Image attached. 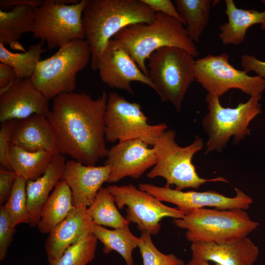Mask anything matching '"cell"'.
I'll return each instance as SVG.
<instances>
[{
	"mask_svg": "<svg viewBox=\"0 0 265 265\" xmlns=\"http://www.w3.org/2000/svg\"><path fill=\"white\" fill-rule=\"evenodd\" d=\"M157 13L141 0H88L82 14L84 39L91 52L90 67L97 70L108 41L123 28L152 23Z\"/></svg>",
	"mask_w": 265,
	"mask_h": 265,
	"instance_id": "7a4b0ae2",
	"label": "cell"
},
{
	"mask_svg": "<svg viewBox=\"0 0 265 265\" xmlns=\"http://www.w3.org/2000/svg\"><path fill=\"white\" fill-rule=\"evenodd\" d=\"M97 70L101 80L111 88L134 95L132 81L144 83L155 90L149 77L144 75L127 51L118 42L110 39L99 58Z\"/></svg>",
	"mask_w": 265,
	"mask_h": 265,
	"instance_id": "5bb4252c",
	"label": "cell"
},
{
	"mask_svg": "<svg viewBox=\"0 0 265 265\" xmlns=\"http://www.w3.org/2000/svg\"><path fill=\"white\" fill-rule=\"evenodd\" d=\"M110 172L107 165H84L73 159L66 161L62 179L71 189L73 206L88 207Z\"/></svg>",
	"mask_w": 265,
	"mask_h": 265,
	"instance_id": "e0dca14e",
	"label": "cell"
},
{
	"mask_svg": "<svg viewBox=\"0 0 265 265\" xmlns=\"http://www.w3.org/2000/svg\"><path fill=\"white\" fill-rule=\"evenodd\" d=\"M185 265H220L215 264V265H212L209 262L202 260L201 259L197 258L194 257H191V258L189 262Z\"/></svg>",
	"mask_w": 265,
	"mask_h": 265,
	"instance_id": "ab89813d",
	"label": "cell"
},
{
	"mask_svg": "<svg viewBox=\"0 0 265 265\" xmlns=\"http://www.w3.org/2000/svg\"><path fill=\"white\" fill-rule=\"evenodd\" d=\"M112 195L107 187H102L88 207L94 223L117 229L130 222L119 212Z\"/></svg>",
	"mask_w": 265,
	"mask_h": 265,
	"instance_id": "83f0119b",
	"label": "cell"
},
{
	"mask_svg": "<svg viewBox=\"0 0 265 265\" xmlns=\"http://www.w3.org/2000/svg\"><path fill=\"white\" fill-rule=\"evenodd\" d=\"M34 8L18 5L10 11L0 9V43L11 46L18 42L24 34L33 32Z\"/></svg>",
	"mask_w": 265,
	"mask_h": 265,
	"instance_id": "cb8c5ba5",
	"label": "cell"
},
{
	"mask_svg": "<svg viewBox=\"0 0 265 265\" xmlns=\"http://www.w3.org/2000/svg\"><path fill=\"white\" fill-rule=\"evenodd\" d=\"M97 242L92 232L88 233L69 246L59 258L48 260L49 265H86L95 257Z\"/></svg>",
	"mask_w": 265,
	"mask_h": 265,
	"instance_id": "f546056e",
	"label": "cell"
},
{
	"mask_svg": "<svg viewBox=\"0 0 265 265\" xmlns=\"http://www.w3.org/2000/svg\"><path fill=\"white\" fill-rule=\"evenodd\" d=\"M66 162L63 155L60 153L55 154L41 176L26 182L27 207L30 227L37 226L42 209L49 197L51 191L62 179Z\"/></svg>",
	"mask_w": 265,
	"mask_h": 265,
	"instance_id": "44dd1931",
	"label": "cell"
},
{
	"mask_svg": "<svg viewBox=\"0 0 265 265\" xmlns=\"http://www.w3.org/2000/svg\"><path fill=\"white\" fill-rule=\"evenodd\" d=\"M138 247L143 265H185V261L172 254H165L155 246L151 235L141 232Z\"/></svg>",
	"mask_w": 265,
	"mask_h": 265,
	"instance_id": "1f68e13d",
	"label": "cell"
},
{
	"mask_svg": "<svg viewBox=\"0 0 265 265\" xmlns=\"http://www.w3.org/2000/svg\"><path fill=\"white\" fill-rule=\"evenodd\" d=\"M15 228L11 226L10 218L3 206L0 207V260L6 257L7 251L16 232Z\"/></svg>",
	"mask_w": 265,
	"mask_h": 265,
	"instance_id": "836d02e7",
	"label": "cell"
},
{
	"mask_svg": "<svg viewBox=\"0 0 265 265\" xmlns=\"http://www.w3.org/2000/svg\"><path fill=\"white\" fill-rule=\"evenodd\" d=\"M53 155L45 151L29 152L11 146L9 163L11 170L27 182L37 179L45 173Z\"/></svg>",
	"mask_w": 265,
	"mask_h": 265,
	"instance_id": "484cf974",
	"label": "cell"
},
{
	"mask_svg": "<svg viewBox=\"0 0 265 265\" xmlns=\"http://www.w3.org/2000/svg\"><path fill=\"white\" fill-rule=\"evenodd\" d=\"M265 4V0H262ZM228 22L219 26V38L225 45L238 46L244 40L246 32L252 26L260 24L265 29V10L259 12L253 9H244L237 7L233 0H225Z\"/></svg>",
	"mask_w": 265,
	"mask_h": 265,
	"instance_id": "7402d4cb",
	"label": "cell"
},
{
	"mask_svg": "<svg viewBox=\"0 0 265 265\" xmlns=\"http://www.w3.org/2000/svg\"><path fill=\"white\" fill-rule=\"evenodd\" d=\"M148 120L139 104L130 102L115 92L109 93L105 114L106 141L140 139L153 146L168 126L165 123L150 125Z\"/></svg>",
	"mask_w": 265,
	"mask_h": 265,
	"instance_id": "30bf717a",
	"label": "cell"
},
{
	"mask_svg": "<svg viewBox=\"0 0 265 265\" xmlns=\"http://www.w3.org/2000/svg\"><path fill=\"white\" fill-rule=\"evenodd\" d=\"M49 100L32 85L30 79H18L0 89V122L21 120L35 114L47 115Z\"/></svg>",
	"mask_w": 265,
	"mask_h": 265,
	"instance_id": "2e32d148",
	"label": "cell"
},
{
	"mask_svg": "<svg viewBox=\"0 0 265 265\" xmlns=\"http://www.w3.org/2000/svg\"><path fill=\"white\" fill-rule=\"evenodd\" d=\"M44 42L31 45L24 53H13L0 43V62L11 66L19 79H30L40 61L41 54L46 52L43 48Z\"/></svg>",
	"mask_w": 265,
	"mask_h": 265,
	"instance_id": "f1b7e54d",
	"label": "cell"
},
{
	"mask_svg": "<svg viewBox=\"0 0 265 265\" xmlns=\"http://www.w3.org/2000/svg\"><path fill=\"white\" fill-rule=\"evenodd\" d=\"M192 256L220 265H253L259 249L248 237L222 243L192 242Z\"/></svg>",
	"mask_w": 265,
	"mask_h": 265,
	"instance_id": "ac0fdd59",
	"label": "cell"
},
{
	"mask_svg": "<svg viewBox=\"0 0 265 265\" xmlns=\"http://www.w3.org/2000/svg\"><path fill=\"white\" fill-rule=\"evenodd\" d=\"M107 188L119 209L126 206V218L136 224L141 231L157 235L161 229L160 221L164 217L182 218L185 214L177 208L163 204L161 201L132 184L110 185Z\"/></svg>",
	"mask_w": 265,
	"mask_h": 265,
	"instance_id": "7c38bea8",
	"label": "cell"
},
{
	"mask_svg": "<svg viewBox=\"0 0 265 265\" xmlns=\"http://www.w3.org/2000/svg\"><path fill=\"white\" fill-rule=\"evenodd\" d=\"M18 120H10L1 123L0 128V163L7 170H11L9 163L11 137Z\"/></svg>",
	"mask_w": 265,
	"mask_h": 265,
	"instance_id": "d6a6232c",
	"label": "cell"
},
{
	"mask_svg": "<svg viewBox=\"0 0 265 265\" xmlns=\"http://www.w3.org/2000/svg\"><path fill=\"white\" fill-rule=\"evenodd\" d=\"M107 99L104 91L96 99L74 92L61 94L53 99L47 117L60 154L93 166L106 157L105 114Z\"/></svg>",
	"mask_w": 265,
	"mask_h": 265,
	"instance_id": "6da1fadb",
	"label": "cell"
},
{
	"mask_svg": "<svg viewBox=\"0 0 265 265\" xmlns=\"http://www.w3.org/2000/svg\"><path fill=\"white\" fill-rule=\"evenodd\" d=\"M174 3L188 36L198 42L208 24L212 1L175 0Z\"/></svg>",
	"mask_w": 265,
	"mask_h": 265,
	"instance_id": "4316f807",
	"label": "cell"
},
{
	"mask_svg": "<svg viewBox=\"0 0 265 265\" xmlns=\"http://www.w3.org/2000/svg\"><path fill=\"white\" fill-rule=\"evenodd\" d=\"M138 188L161 202L175 205L185 214L196 209L213 207L218 210L249 209L252 199L241 190L235 188L236 195L227 197L213 190L198 192L183 191L172 189L170 186H158L150 184H139Z\"/></svg>",
	"mask_w": 265,
	"mask_h": 265,
	"instance_id": "4fadbf2b",
	"label": "cell"
},
{
	"mask_svg": "<svg viewBox=\"0 0 265 265\" xmlns=\"http://www.w3.org/2000/svg\"><path fill=\"white\" fill-rule=\"evenodd\" d=\"M88 0H80L73 4L60 3L56 0H44L34 8L36 39L46 42L50 49L60 48L68 43L83 40V9Z\"/></svg>",
	"mask_w": 265,
	"mask_h": 265,
	"instance_id": "9c48e42d",
	"label": "cell"
},
{
	"mask_svg": "<svg viewBox=\"0 0 265 265\" xmlns=\"http://www.w3.org/2000/svg\"><path fill=\"white\" fill-rule=\"evenodd\" d=\"M241 64L246 73L254 71L258 76L265 79V61L252 55L243 54L241 57Z\"/></svg>",
	"mask_w": 265,
	"mask_h": 265,
	"instance_id": "8d00e7d4",
	"label": "cell"
},
{
	"mask_svg": "<svg viewBox=\"0 0 265 265\" xmlns=\"http://www.w3.org/2000/svg\"><path fill=\"white\" fill-rule=\"evenodd\" d=\"M173 222L177 227L186 230V238L191 243L236 241L247 237L259 225L243 209H196L182 218L174 219Z\"/></svg>",
	"mask_w": 265,
	"mask_h": 265,
	"instance_id": "5b68a950",
	"label": "cell"
},
{
	"mask_svg": "<svg viewBox=\"0 0 265 265\" xmlns=\"http://www.w3.org/2000/svg\"><path fill=\"white\" fill-rule=\"evenodd\" d=\"M26 182L24 178L18 176L7 200L2 205L10 218L11 226L14 228L20 224L29 223L26 201Z\"/></svg>",
	"mask_w": 265,
	"mask_h": 265,
	"instance_id": "4dcf8cb0",
	"label": "cell"
},
{
	"mask_svg": "<svg viewBox=\"0 0 265 265\" xmlns=\"http://www.w3.org/2000/svg\"><path fill=\"white\" fill-rule=\"evenodd\" d=\"M42 0H0V7H14L18 5H27L34 7L40 6Z\"/></svg>",
	"mask_w": 265,
	"mask_h": 265,
	"instance_id": "f35d334b",
	"label": "cell"
},
{
	"mask_svg": "<svg viewBox=\"0 0 265 265\" xmlns=\"http://www.w3.org/2000/svg\"><path fill=\"white\" fill-rule=\"evenodd\" d=\"M140 139L118 142L108 150L104 165L111 168L106 183L111 184L127 177L140 178L149 168L154 166L157 158L154 148Z\"/></svg>",
	"mask_w": 265,
	"mask_h": 265,
	"instance_id": "9a60e30c",
	"label": "cell"
},
{
	"mask_svg": "<svg viewBox=\"0 0 265 265\" xmlns=\"http://www.w3.org/2000/svg\"><path fill=\"white\" fill-rule=\"evenodd\" d=\"M18 177L12 170L1 167L0 168V205H3L7 200L14 184Z\"/></svg>",
	"mask_w": 265,
	"mask_h": 265,
	"instance_id": "e575fe53",
	"label": "cell"
},
{
	"mask_svg": "<svg viewBox=\"0 0 265 265\" xmlns=\"http://www.w3.org/2000/svg\"><path fill=\"white\" fill-rule=\"evenodd\" d=\"M148 77L162 102L172 104L178 112L190 84L195 80L196 60L184 50L164 47L149 56Z\"/></svg>",
	"mask_w": 265,
	"mask_h": 265,
	"instance_id": "52a82bcc",
	"label": "cell"
},
{
	"mask_svg": "<svg viewBox=\"0 0 265 265\" xmlns=\"http://www.w3.org/2000/svg\"><path fill=\"white\" fill-rule=\"evenodd\" d=\"M155 12L177 18L182 22L175 5L170 0H141Z\"/></svg>",
	"mask_w": 265,
	"mask_h": 265,
	"instance_id": "d590c367",
	"label": "cell"
},
{
	"mask_svg": "<svg viewBox=\"0 0 265 265\" xmlns=\"http://www.w3.org/2000/svg\"><path fill=\"white\" fill-rule=\"evenodd\" d=\"M74 207L71 189L61 179L43 207L37 226L39 231L49 234L65 219Z\"/></svg>",
	"mask_w": 265,
	"mask_h": 265,
	"instance_id": "603a6c76",
	"label": "cell"
},
{
	"mask_svg": "<svg viewBox=\"0 0 265 265\" xmlns=\"http://www.w3.org/2000/svg\"><path fill=\"white\" fill-rule=\"evenodd\" d=\"M18 79L17 74L11 66L0 63V89L6 88Z\"/></svg>",
	"mask_w": 265,
	"mask_h": 265,
	"instance_id": "74e56055",
	"label": "cell"
},
{
	"mask_svg": "<svg viewBox=\"0 0 265 265\" xmlns=\"http://www.w3.org/2000/svg\"><path fill=\"white\" fill-rule=\"evenodd\" d=\"M11 146L29 152L60 153L53 128L47 116L42 114L18 120L11 135Z\"/></svg>",
	"mask_w": 265,
	"mask_h": 265,
	"instance_id": "ffe728a7",
	"label": "cell"
},
{
	"mask_svg": "<svg viewBox=\"0 0 265 265\" xmlns=\"http://www.w3.org/2000/svg\"><path fill=\"white\" fill-rule=\"evenodd\" d=\"M261 96L250 97L245 103L235 107L223 106L219 98L207 94L206 101L209 110L203 118L202 126L208 135L205 153L220 152L231 137L237 144L250 134L248 126L251 121L262 112Z\"/></svg>",
	"mask_w": 265,
	"mask_h": 265,
	"instance_id": "ba28073f",
	"label": "cell"
},
{
	"mask_svg": "<svg viewBox=\"0 0 265 265\" xmlns=\"http://www.w3.org/2000/svg\"><path fill=\"white\" fill-rule=\"evenodd\" d=\"M129 225L110 230L93 223L92 232L102 243L103 253L108 254L115 251L123 257L126 265H134L132 252L138 247L140 238L131 232Z\"/></svg>",
	"mask_w": 265,
	"mask_h": 265,
	"instance_id": "d4e9b609",
	"label": "cell"
},
{
	"mask_svg": "<svg viewBox=\"0 0 265 265\" xmlns=\"http://www.w3.org/2000/svg\"><path fill=\"white\" fill-rule=\"evenodd\" d=\"M176 134L174 131L166 130L155 140L153 148L157 162L147 174L148 178L162 177L166 185L175 186L178 190L188 188L198 189L207 182H228L222 177L212 179L200 177L192 163V158L203 148V139L196 137L189 145L181 147L175 141Z\"/></svg>",
	"mask_w": 265,
	"mask_h": 265,
	"instance_id": "277c9868",
	"label": "cell"
},
{
	"mask_svg": "<svg viewBox=\"0 0 265 265\" xmlns=\"http://www.w3.org/2000/svg\"><path fill=\"white\" fill-rule=\"evenodd\" d=\"M90 47L85 39L71 41L50 57L40 60L30 79L33 86L48 100L74 92L78 73L91 61Z\"/></svg>",
	"mask_w": 265,
	"mask_h": 265,
	"instance_id": "8992f818",
	"label": "cell"
},
{
	"mask_svg": "<svg viewBox=\"0 0 265 265\" xmlns=\"http://www.w3.org/2000/svg\"><path fill=\"white\" fill-rule=\"evenodd\" d=\"M113 39L123 46L148 77L145 62L154 52L161 48H179L194 58L199 55L183 22L160 12H157L152 23L130 25L122 29Z\"/></svg>",
	"mask_w": 265,
	"mask_h": 265,
	"instance_id": "3957f363",
	"label": "cell"
},
{
	"mask_svg": "<svg viewBox=\"0 0 265 265\" xmlns=\"http://www.w3.org/2000/svg\"><path fill=\"white\" fill-rule=\"evenodd\" d=\"M195 80L208 94L219 98L231 89H239L250 97L261 96L265 90V79L236 69L229 63L226 53L196 60Z\"/></svg>",
	"mask_w": 265,
	"mask_h": 265,
	"instance_id": "8fae6325",
	"label": "cell"
},
{
	"mask_svg": "<svg viewBox=\"0 0 265 265\" xmlns=\"http://www.w3.org/2000/svg\"><path fill=\"white\" fill-rule=\"evenodd\" d=\"M93 223L88 207H74L49 234L45 243L48 260L57 259L69 246L91 232Z\"/></svg>",
	"mask_w": 265,
	"mask_h": 265,
	"instance_id": "d6986e66",
	"label": "cell"
}]
</instances>
